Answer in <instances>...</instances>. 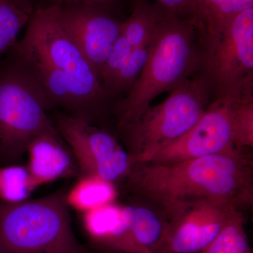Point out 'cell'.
Listing matches in <instances>:
<instances>
[{"instance_id":"1","label":"cell","mask_w":253,"mask_h":253,"mask_svg":"<svg viewBox=\"0 0 253 253\" xmlns=\"http://www.w3.org/2000/svg\"><path fill=\"white\" fill-rule=\"evenodd\" d=\"M126 180L129 191L154 201L166 217L201 200L227 203L242 211L253 203L252 163L244 153L135 163Z\"/></svg>"},{"instance_id":"2","label":"cell","mask_w":253,"mask_h":253,"mask_svg":"<svg viewBox=\"0 0 253 253\" xmlns=\"http://www.w3.org/2000/svg\"><path fill=\"white\" fill-rule=\"evenodd\" d=\"M199 68L196 28L166 9L155 30L141 74L127 94L113 105L118 130L138 119L158 95L174 90L193 77Z\"/></svg>"},{"instance_id":"3","label":"cell","mask_w":253,"mask_h":253,"mask_svg":"<svg viewBox=\"0 0 253 253\" xmlns=\"http://www.w3.org/2000/svg\"><path fill=\"white\" fill-rule=\"evenodd\" d=\"M23 57L47 65L67 80L77 103L78 118L94 123L113 112L99 75L60 24L55 6H38L22 39L12 48Z\"/></svg>"},{"instance_id":"4","label":"cell","mask_w":253,"mask_h":253,"mask_svg":"<svg viewBox=\"0 0 253 253\" xmlns=\"http://www.w3.org/2000/svg\"><path fill=\"white\" fill-rule=\"evenodd\" d=\"M45 91L11 49L0 60V166L20 164L38 134L54 126Z\"/></svg>"},{"instance_id":"5","label":"cell","mask_w":253,"mask_h":253,"mask_svg":"<svg viewBox=\"0 0 253 253\" xmlns=\"http://www.w3.org/2000/svg\"><path fill=\"white\" fill-rule=\"evenodd\" d=\"M66 188L15 204L0 201V253H95L73 231Z\"/></svg>"},{"instance_id":"6","label":"cell","mask_w":253,"mask_h":253,"mask_svg":"<svg viewBox=\"0 0 253 253\" xmlns=\"http://www.w3.org/2000/svg\"><path fill=\"white\" fill-rule=\"evenodd\" d=\"M196 33L198 73L207 82L212 100L253 98V8L235 15L219 31Z\"/></svg>"},{"instance_id":"7","label":"cell","mask_w":253,"mask_h":253,"mask_svg":"<svg viewBox=\"0 0 253 253\" xmlns=\"http://www.w3.org/2000/svg\"><path fill=\"white\" fill-rule=\"evenodd\" d=\"M212 101L207 82L197 73L162 103L150 106L135 121L118 130L127 145L133 165L148 162L185 134Z\"/></svg>"},{"instance_id":"8","label":"cell","mask_w":253,"mask_h":253,"mask_svg":"<svg viewBox=\"0 0 253 253\" xmlns=\"http://www.w3.org/2000/svg\"><path fill=\"white\" fill-rule=\"evenodd\" d=\"M52 120L72 151L80 175L99 176L114 184L126 179L132 158L109 131L62 111H56Z\"/></svg>"},{"instance_id":"9","label":"cell","mask_w":253,"mask_h":253,"mask_svg":"<svg viewBox=\"0 0 253 253\" xmlns=\"http://www.w3.org/2000/svg\"><path fill=\"white\" fill-rule=\"evenodd\" d=\"M236 100H212L189 130L165 146L148 162L168 163L215 154H239L233 139L232 121Z\"/></svg>"},{"instance_id":"10","label":"cell","mask_w":253,"mask_h":253,"mask_svg":"<svg viewBox=\"0 0 253 253\" xmlns=\"http://www.w3.org/2000/svg\"><path fill=\"white\" fill-rule=\"evenodd\" d=\"M55 6L63 29L101 80L105 63L121 36L123 20L109 10L91 5Z\"/></svg>"},{"instance_id":"11","label":"cell","mask_w":253,"mask_h":253,"mask_svg":"<svg viewBox=\"0 0 253 253\" xmlns=\"http://www.w3.org/2000/svg\"><path fill=\"white\" fill-rule=\"evenodd\" d=\"M242 211L220 201L201 200L167 217L168 253H201L236 212Z\"/></svg>"},{"instance_id":"12","label":"cell","mask_w":253,"mask_h":253,"mask_svg":"<svg viewBox=\"0 0 253 253\" xmlns=\"http://www.w3.org/2000/svg\"><path fill=\"white\" fill-rule=\"evenodd\" d=\"M28 170L36 185L80 176L72 151L55 126L31 141L27 150Z\"/></svg>"},{"instance_id":"13","label":"cell","mask_w":253,"mask_h":253,"mask_svg":"<svg viewBox=\"0 0 253 253\" xmlns=\"http://www.w3.org/2000/svg\"><path fill=\"white\" fill-rule=\"evenodd\" d=\"M132 211V205L114 202L83 213V227L96 251L124 253Z\"/></svg>"},{"instance_id":"14","label":"cell","mask_w":253,"mask_h":253,"mask_svg":"<svg viewBox=\"0 0 253 253\" xmlns=\"http://www.w3.org/2000/svg\"><path fill=\"white\" fill-rule=\"evenodd\" d=\"M166 9L156 1L133 0V9L129 17L123 20L121 36L125 37L133 48L151 42L158 23Z\"/></svg>"},{"instance_id":"15","label":"cell","mask_w":253,"mask_h":253,"mask_svg":"<svg viewBox=\"0 0 253 253\" xmlns=\"http://www.w3.org/2000/svg\"><path fill=\"white\" fill-rule=\"evenodd\" d=\"M117 195L114 183L99 176L80 175L66 192V202L69 208L83 213L114 203Z\"/></svg>"},{"instance_id":"16","label":"cell","mask_w":253,"mask_h":253,"mask_svg":"<svg viewBox=\"0 0 253 253\" xmlns=\"http://www.w3.org/2000/svg\"><path fill=\"white\" fill-rule=\"evenodd\" d=\"M34 10L31 0H0V60L17 42Z\"/></svg>"},{"instance_id":"17","label":"cell","mask_w":253,"mask_h":253,"mask_svg":"<svg viewBox=\"0 0 253 253\" xmlns=\"http://www.w3.org/2000/svg\"><path fill=\"white\" fill-rule=\"evenodd\" d=\"M151 44L152 41L146 45L133 48L122 67L104 89L107 97L114 104L126 96L136 83L147 61Z\"/></svg>"},{"instance_id":"18","label":"cell","mask_w":253,"mask_h":253,"mask_svg":"<svg viewBox=\"0 0 253 253\" xmlns=\"http://www.w3.org/2000/svg\"><path fill=\"white\" fill-rule=\"evenodd\" d=\"M37 188L26 166H0V201L9 204L26 201Z\"/></svg>"},{"instance_id":"19","label":"cell","mask_w":253,"mask_h":253,"mask_svg":"<svg viewBox=\"0 0 253 253\" xmlns=\"http://www.w3.org/2000/svg\"><path fill=\"white\" fill-rule=\"evenodd\" d=\"M201 253H253L242 211L231 216L217 237Z\"/></svg>"},{"instance_id":"20","label":"cell","mask_w":253,"mask_h":253,"mask_svg":"<svg viewBox=\"0 0 253 253\" xmlns=\"http://www.w3.org/2000/svg\"><path fill=\"white\" fill-rule=\"evenodd\" d=\"M251 8L253 0H204L202 31H219L235 15Z\"/></svg>"},{"instance_id":"21","label":"cell","mask_w":253,"mask_h":253,"mask_svg":"<svg viewBox=\"0 0 253 253\" xmlns=\"http://www.w3.org/2000/svg\"><path fill=\"white\" fill-rule=\"evenodd\" d=\"M233 139L241 152L253 146V98L236 100L232 121Z\"/></svg>"},{"instance_id":"22","label":"cell","mask_w":253,"mask_h":253,"mask_svg":"<svg viewBox=\"0 0 253 253\" xmlns=\"http://www.w3.org/2000/svg\"><path fill=\"white\" fill-rule=\"evenodd\" d=\"M132 49L133 47L129 42L121 35L115 43L109 59L101 71V82L103 89L113 81Z\"/></svg>"},{"instance_id":"23","label":"cell","mask_w":253,"mask_h":253,"mask_svg":"<svg viewBox=\"0 0 253 253\" xmlns=\"http://www.w3.org/2000/svg\"><path fill=\"white\" fill-rule=\"evenodd\" d=\"M165 9L175 13L177 16L194 26L196 31L204 29V23L194 0H156Z\"/></svg>"},{"instance_id":"24","label":"cell","mask_w":253,"mask_h":253,"mask_svg":"<svg viewBox=\"0 0 253 253\" xmlns=\"http://www.w3.org/2000/svg\"><path fill=\"white\" fill-rule=\"evenodd\" d=\"M45 5L42 6H69L86 4L103 8L121 18V7L124 0H40Z\"/></svg>"},{"instance_id":"25","label":"cell","mask_w":253,"mask_h":253,"mask_svg":"<svg viewBox=\"0 0 253 253\" xmlns=\"http://www.w3.org/2000/svg\"><path fill=\"white\" fill-rule=\"evenodd\" d=\"M195 4H196V6H197L198 9H199V11L200 12V14H201V18H202V10H203V1L204 0H194ZM203 23H204V21H203Z\"/></svg>"},{"instance_id":"26","label":"cell","mask_w":253,"mask_h":253,"mask_svg":"<svg viewBox=\"0 0 253 253\" xmlns=\"http://www.w3.org/2000/svg\"><path fill=\"white\" fill-rule=\"evenodd\" d=\"M95 253H106V252H102V251H95Z\"/></svg>"}]
</instances>
